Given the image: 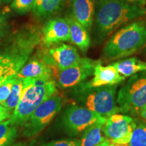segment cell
Listing matches in <instances>:
<instances>
[{"label": "cell", "mask_w": 146, "mask_h": 146, "mask_svg": "<svg viewBox=\"0 0 146 146\" xmlns=\"http://www.w3.org/2000/svg\"><path fill=\"white\" fill-rule=\"evenodd\" d=\"M145 44V23L135 21L112 34L106 43L103 53L107 60L122 59L138 52Z\"/></svg>", "instance_id": "obj_4"}, {"label": "cell", "mask_w": 146, "mask_h": 146, "mask_svg": "<svg viewBox=\"0 0 146 146\" xmlns=\"http://www.w3.org/2000/svg\"><path fill=\"white\" fill-rule=\"evenodd\" d=\"M39 42V32L33 27H25L16 33L0 54V81L15 77Z\"/></svg>", "instance_id": "obj_2"}, {"label": "cell", "mask_w": 146, "mask_h": 146, "mask_svg": "<svg viewBox=\"0 0 146 146\" xmlns=\"http://www.w3.org/2000/svg\"><path fill=\"white\" fill-rule=\"evenodd\" d=\"M9 146H27V145L25 143H17L13 144V145H10Z\"/></svg>", "instance_id": "obj_31"}, {"label": "cell", "mask_w": 146, "mask_h": 146, "mask_svg": "<svg viewBox=\"0 0 146 146\" xmlns=\"http://www.w3.org/2000/svg\"><path fill=\"white\" fill-rule=\"evenodd\" d=\"M116 103L121 113L140 114L146 106V71L130 76L118 91Z\"/></svg>", "instance_id": "obj_6"}, {"label": "cell", "mask_w": 146, "mask_h": 146, "mask_svg": "<svg viewBox=\"0 0 146 146\" xmlns=\"http://www.w3.org/2000/svg\"><path fill=\"white\" fill-rule=\"evenodd\" d=\"M62 104V97L56 94L43 102L23 125L24 135L32 137L39 134L59 113Z\"/></svg>", "instance_id": "obj_7"}, {"label": "cell", "mask_w": 146, "mask_h": 146, "mask_svg": "<svg viewBox=\"0 0 146 146\" xmlns=\"http://www.w3.org/2000/svg\"><path fill=\"white\" fill-rule=\"evenodd\" d=\"M109 146H125V145H118V144H115V143H110V144Z\"/></svg>", "instance_id": "obj_32"}, {"label": "cell", "mask_w": 146, "mask_h": 146, "mask_svg": "<svg viewBox=\"0 0 146 146\" xmlns=\"http://www.w3.org/2000/svg\"><path fill=\"white\" fill-rule=\"evenodd\" d=\"M96 0H72V15L87 31L94 22Z\"/></svg>", "instance_id": "obj_14"}, {"label": "cell", "mask_w": 146, "mask_h": 146, "mask_svg": "<svg viewBox=\"0 0 146 146\" xmlns=\"http://www.w3.org/2000/svg\"><path fill=\"white\" fill-rule=\"evenodd\" d=\"M65 18L70 27V41L82 52H86L91 45L89 31L73 17L72 14Z\"/></svg>", "instance_id": "obj_16"}, {"label": "cell", "mask_w": 146, "mask_h": 146, "mask_svg": "<svg viewBox=\"0 0 146 146\" xmlns=\"http://www.w3.org/2000/svg\"><path fill=\"white\" fill-rule=\"evenodd\" d=\"M41 146H80V141L77 139H66L49 142Z\"/></svg>", "instance_id": "obj_25"}, {"label": "cell", "mask_w": 146, "mask_h": 146, "mask_svg": "<svg viewBox=\"0 0 146 146\" xmlns=\"http://www.w3.org/2000/svg\"><path fill=\"white\" fill-rule=\"evenodd\" d=\"M35 0H13L11 8L19 14H25L33 8Z\"/></svg>", "instance_id": "obj_23"}, {"label": "cell", "mask_w": 146, "mask_h": 146, "mask_svg": "<svg viewBox=\"0 0 146 146\" xmlns=\"http://www.w3.org/2000/svg\"><path fill=\"white\" fill-rule=\"evenodd\" d=\"M6 16H5V14L0 13V35L2 34L3 32H4L5 27H6Z\"/></svg>", "instance_id": "obj_27"}, {"label": "cell", "mask_w": 146, "mask_h": 146, "mask_svg": "<svg viewBox=\"0 0 146 146\" xmlns=\"http://www.w3.org/2000/svg\"><path fill=\"white\" fill-rule=\"evenodd\" d=\"M118 72L125 78L146 71V62L137 58H129L112 63Z\"/></svg>", "instance_id": "obj_17"}, {"label": "cell", "mask_w": 146, "mask_h": 146, "mask_svg": "<svg viewBox=\"0 0 146 146\" xmlns=\"http://www.w3.org/2000/svg\"><path fill=\"white\" fill-rule=\"evenodd\" d=\"M17 134L16 126L10 120H4L0 123V146L12 145Z\"/></svg>", "instance_id": "obj_20"}, {"label": "cell", "mask_w": 146, "mask_h": 146, "mask_svg": "<svg viewBox=\"0 0 146 146\" xmlns=\"http://www.w3.org/2000/svg\"><path fill=\"white\" fill-rule=\"evenodd\" d=\"M2 1H3V0H0V6H1V3H2Z\"/></svg>", "instance_id": "obj_34"}, {"label": "cell", "mask_w": 146, "mask_h": 146, "mask_svg": "<svg viewBox=\"0 0 146 146\" xmlns=\"http://www.w3.org/2000/svg\"><path fill=\"white\" fill-rule=\"evenodd\" d=\"M136 124L131 116L117 113L107 118L103 132L110 143L125 145L130 142Z\"/></svg>", "instance_id": "obj_8"}, {"label": "cell", "mask_w": 146, "mask_h": 146, "mask_svg": "<svg viewBox=\"0 0 146 146\" xmlns=\"http://www.w3.org/2000/svg\"><path fill=\"white\" fill-rule=\"evenodd\" d=\"M13 1V0H3V1L5 3H10V2H12V1Z\"/></svg>", "instance_id": "obj_33"}, {"label": "cell", "mask_w": 146, "mask_h": 146, "mask_svg": "<svg viewBox=\"0 0 146 146\" xmlns=\"http://www.w3.org/2000/svg\"><path fill=\"white\" fill-rule=\"evenodd\" d=\"M64 0H35L33 12L37 17L47 18L58 11Z\"/></svg>", "instance_id": "obj_19"}, {"label": "cell", "mask_w": 146, "mask_h": 146, "mask_svg": "<svg viewBox=\"0 0 146 146\" xmlns=\"http://www.w3.org/2000/svg\"><path fill=\"white\" fill-rule=\"evenodd\" d=\"M110 144V141L108 139H106V141L102 142L101 143H100L99 145L96 146H109Z\"/></svg>", "instance_id": "obj_30"}, {"label": "cell", "mask_w": 146, "mask_h": 146, "mask_svg": "<svg viewBox=\"0 0 146 146\" xmlns=\"http://www.w3.org/2000/svg\"><path fill=\"white\" fill-rule=\"evenodd\" d=\"M117 85L95 87L91 86L89 82H83L76 86L85 108L100 116L108 118L120 112L116 103Z\"/></svg>", "instance_id": "obj_5"}, {"label": "cell", "mask_w": 146, "mask_h": 146, "mask_svg": "<svg viewBox=\"0 0 146 146\" xmlns=\"http://www.w3.org/2000/svg\"><path fill=\"white\" fill-rule=\"evenodd\" d=\"M106 119L107 118L100 116L87 108L72 106L64 113L62 123L69 134L77 135L96 122Z\"/></svg>", "instance_id": "obj_9"}, {"label": "cell", "mask_w": 146, "mask_h": 146, "mask_svg": "<svg viewBox=\"0 0 146 146\" xmlns=\"http://www.w3.org/2000/svg\"><path fill=\"white\" fill-rule=\"evenodd\" d=\"M145 14V7L129 4L122 0H96L94 23L97 38L104 41L118 29Z\"/></svg>", "instance_id": "obj_1"}, {"label": "cell", "mask_w": 146, "mask_h": 146, "mask_svg": "<svg viewBox=\"0 0 146 146\" xmlns=\"http://www.w3.org/2000/svg\"><path fill=\"white\" fill-rule=\"evenodd\" d=\"M10 111L3 106L0 105V123L10 118Z\"/></svg>", "instance_id": "obj_26"}, {"label": "cell", "mask_w": 146, "mask_h": 146, "mask_svg": "<svg viewBox=\"0 0 146 146\" xmlns=\"http://www.w3.org/2000/svg\"><path fill=\"white\" fill-rule=\"evenodd\" d=\"M23 89V80L16 77V81L12 86V91L9 95L8 99L2 105L3 106L6 108L8 110L12 111L17 106L20 100H21L22 93Z\"/></svg>", "instance_id": "obj_21"}, {"label": "cell", "mask_w": 146, "mask_h": 146, "mask_svg": "<svg viewBox=\"0 0 146 146\" xmlns=\"http://www.w3.org/2000/svg\"><path fill=\"white\" fill-rule=\"evenodd\" d=\"M23 84L21 100L9 118L16 126H23L36 108L57 93L56 82L52 78H26Z\"/></svg>", "instance_id": "obj_3"}, {"label": "cell", "mask_w": 146, "mask_h": 146, "mask_svg": "<svg viewBox=\"0 0 146 146\" xmlns=\"http://www.w3.org/2000/svg\"><path fill=\"white\" fill-rule=\"evenodd\" d=\"M81 58L76 47L65 43L49 49L42 53L41 56V60L58 71L75 65Z\"/></svg>", "instance_id": "obj_11"}, {"label": "cell", "mask_w": 146, "mask_h": 146, "mask_svg": "<svg viewBox=\"0 0 146 146\" xmlns=\"http://www.w3.org/2000/svg\"><path fill=\"white\" fill-rule=\"evenodd\" d=\"M129 146H146V125L136 124Z\"/></svg>", "instance_id": "obj_22"}, {"label": "cell", "mask_w": 146, "mask_h": 146, "mask_svg": "<svg viewBox=\"0 0 146 146\" xmlns=\"http://www.w3.org/2000/svg\"><path fill=\"white\" fill-rule=\"evenodd\" d=\"M122 1L129 4L135 5L141 7H144L146 3V0H122Z\"/></svg>", "instance_id": "obj_28"}, {"label": "cell", "mask_w": 146, "mask_h": 146, "mask_svg": "<svg viewBox=\"0 0 146 146\" xmlns=\"http://www.w3.org/2000/svg\"><path fill=\"white\" fill-rule=\"evenodd\" d=\"M70 39V27L65 18H52L42 29V41L47 47Z\"/></svg>", "instance_id": "obj_12"}, {"label": "cell", "mask_w": 146, "mask_h": 146, "mask_svg": "<svg viewBox=\"0 0 146 146\" xmlns=\"http://www.w3.org/2000/svg\"><path fill=\"white\" fill-rule=\"evenodd\" d=\"M3 82H4V81H0V85H1V83H3Z\"/></svg>", "instance_id": "obj_35"}, {"label": "cell", "mask_w": 146, "mask_h": 146, "mask_svg": "<svg viewBox=\"0 0 146 146\" xmlns=\"http://www.w3.org/2000/svg\"><path fill=\"white\" fill-rule=\"evenodd\" d=\"M16 76L6 80L0 85V105L2 106L8 99L12 91V86L16 81Z\"/></svg>", "instance_id": "obj_24"}, {"label": "cell", "mask_w": 146, "mask_h": 146, "mask_svg": "<svg viewBox=\"0 0 146 146\" xmlns=\"http://www.w3.org/2000/svg\"><path fill=\"white\" fill-rule=\"evenodd\" d=\"M93 75L94 78L89 83L95 87L116 85L126 79L112 64L104 66L100 61L96 65Z\"/></svg>", "instance_id": "obj_13"}, {"label": "cell", "mask_w": 146, "mask_h": 146, "mask_svg": "<svg viewBox=\"0 0 146 146\" xmlns=\"http://www.w3.org/2000/svg\"><path fill=\"white\" fill-rule=\"evenodd\" d=\"M139 115L141 116V118H143L144 120H145L146 121V106L142 110L141 112H140Z\"/></svg>", "instance_id": "obj_29"}, {"label": "cell", "mask_w": 146, "mask_h": 146, "mask_svg": "<svg viewBox=\"0 0 146 146\" xmlns=\"http://www.w3.org/2000/svg\"><path fill=\"white\" fill-rule=\"evenodd\" d=\"M99 61L89 58H81L75 65L65 70L58 71V84L62 88H70L83 83L94 74L95 68Z\"/></svg>", "instance_id": "obj_10"}, {"label": "cell", "mask_w": 146, "mask_h": 146, "mask_svg": "<svg viewBox=\"0 0 146 146\" xmlns=\"http://www.w3.org/2000/svg\"><path fill=\"white\" fill-rule=\"evenodd\" d=\"M106 120L98 121L84 131L80 146H96L108 139L102 135L103 127Z\"/></svg>", "instance_id": "obj_18"}, {"label": "cell", "mask_w": 146, "mask_h": 146, "mask_svg": "<svg viewBox=\"0 0 146 146\" xmlns=\"http://www.w3.org/2000/svg\"><path fill=\"white\" fill-rule=\"evenodd\" d=\"M53 69L41 59H34L26 63L16 77L21 79L26 78H52Z\"/></svg>", "instance_id": "obj_15"}]
</instances>
